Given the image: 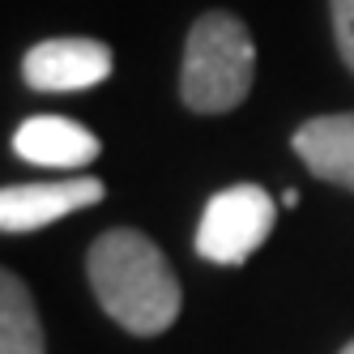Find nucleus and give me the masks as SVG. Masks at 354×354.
<instances>
[{"mask_svg":"<svg viewBox=\"0 0 354 354\" xmlns=\"http://www.w3.org/2000/svg\"><path fill=\"white\" fill-rule=\"evenodd\" d=\"M86 277L98 308L133 337H158L180 316V277L162 248L133 226L107 231L90 243Z\"/></svg>","mask_w":354,"mask_h":354,"instance_id":"1","label":"nucleus"},{"mask_svg":"<svg viewBox=\"0 0 354 354\" xmlns=\"http://www.w3.org/2000/svg\"><path fill=\"white\" fill-rule=\"evenodd\" d=\"M252 82H257V43L248 26L226 13L209 9L192 21L184 43V68H180V98L196 115H222L235 111Z\"/></svg>","mask_w":354,"mask_h":354,"instance_id":"2","label":"nucleus"},{"mask_svg":"<svg viewBox=\"0 0 354 354\" xmlns=\"http://www.w3.org/2000/svg\"><path fill=\"white\" fill-rule=\"evenodd\" d=\"M277 222V201L261 184H235L209 196L196 222V252L214 265H243Z\"/></svg>","mask_w":354,"mask_h":354,"instance_id":"3","label":"nucleus"},{"mask_svg":"<svg viewBox=\"0 0 354 354\" xmlns=\"http://www.w3.org/2000/svg\"><path fill=\"white\" fill-rule=\"evenodd\" d=\"M111 64H115L111 47L98 39H47L21 56V77L30 90L43 94H73L107 82Z\"/></svg>","mask_w":354,"mask_h":354,"instance_id":"4","label":"nucleus"},{"mask_svg":"<svg viewBox=\"0 0 354 354\" xmlns=\"http://www.w3.org/2000/svg\"><path fill=\"white\" fill-rule=\"evenodd\" d=\"M98 201H103V184L94 175H68V180H47V184H9L0 192V231L30 235L52 226L56 218L98 205Z\"/></svg>","mask_w":354,"mask_h":354,"instance_id":"5","label":"nucleus"},{"mask_svg":"<svg viewBox=\"0 0 354 354\" xmlns=\"http://www.w3.org/2000/svg\"><path fill=\"white\" fill-rule=\"evenodd\" d=\"M13 154L30 167H56V171H82L98 158V137L64 115H30L13 133Z\"/></svg>","mask_w":354,"mask_h":354,"instance_id":"6","label":"nucleus"},{"mask_svg":"<svg viewBox=\"0 0 354 354\" xmlns=\"http://www.w3.org/2000/svg\"><path fill=\"white\" fill-rule=\"evenodd\" d=\"M290 145L312 175L354 192V111L316 115L308 124H299Z\"/></svg>","mask_w":354,"mask_h":354,"instance_id":"7","label":"nucleus"},{"mask_svg":"<svg viewBox=\"0 0 354 354\" xmlns=\"http://www.w3.org/2000/svg\"><path fill=\"white\" fill-rule=\"evenodd\" d=\"M0 354H47L35 295L17 273H0Z\"/></svg>","mask_w":354,"mask_h":354,"instance_id":"8","label":"nucleus"},{"mask_svg":"<svg viewBox=\"0 0 354 354\" xmlns=\"http://www.w3.org/2000/svg\"><path fill=\"white\" fill-rule=\"evenodd\" d=\"M328 13H333V39L342 64L354 73V0H328Z\"/></svg>","mask_w":354,"mask_h":354,"instance_id":"9","label":"nucleus"},{"mask_svg":"<svg viewBox=\"0 0 354 354\" xmlns=\"http://www.w3.org/2000/svg\"><path fill=\"white\" fill-rule=\"evenodd\" d=\"M282 205H286V209H295V205H299V192H295V188H290V192H282Z\"/></svg>","mask_w":354,"mask_h":354,"instance_id":"10","label":"nucleus"},{"mask_svg":"<svg viewBox=\"0 0 354 354\" xmlns=\"http://www.w3.org/2000/svg\"><path fill=\"white\" fill-rule=\"evenodd\" d=\"M342 354H354V342H346V346H342Z\"/></svg>","mask_w":354,"mask_h":354,"instance_id":"11","label":"nucleus"}]
</instances>
